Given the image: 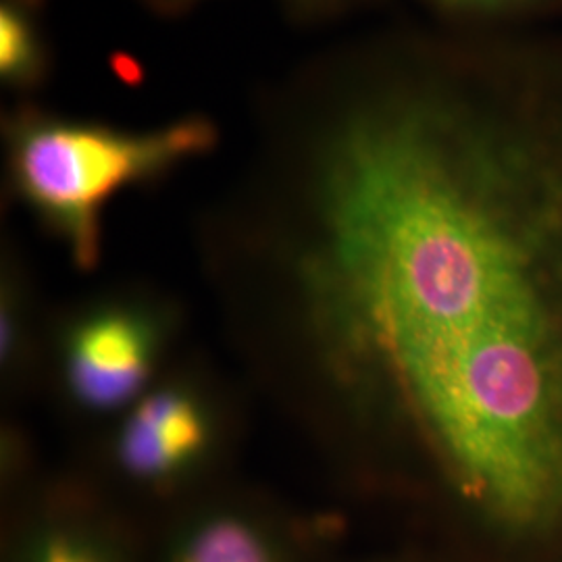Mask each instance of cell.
Instances as JSON below:
<instances>
[{"instance_id":"obj_1","label":"cell","mask_w":562,"mask_h":562,"mask_svg":"<svg viewBox=\"0 0 562 562\" xmlns=\"http://www.w3.org/2000/svg\"><path fill=\"white\" fill-rule=\"evenodd\" d=\"M313 273L357 380L504 552L562 546V150L442 99L327 142Z\"/></svg>"},{"instance_id":"obj_2","label":"cell","mask_w":562,"mask_h":562,"mask_svg":"<svg viewBox=\"0 0 562 562\" xmlns=\"http://www.w3.org/2000/svg\"><path fill=\"white\" fill-rule=\"evenodd\" d=\"M215 138L204 117L140 134L23 113L9 127L11 169L23 199L59 232L81 267L97 262L102 209L121 188L206 153Z\"/></svg>"},{"instance_id":"obj_3","label":"cell","mask_w":562,"mask_h":562,"mask_svg":"<svg viewBox=\"0 0 562 562\" xmlns=\"http://www.w3.org/2000/svg\"><path fill=\"white\" fill-rule=\"evenodd\" d=\"M150 362V338L142 322L102 315L81 325L71 344L69 375L81 401L117 406L140 387Z\"/></svg>"},{"instance_id":"obj_4","label":"cell","mask_w":562,"mask_h":562,"mask_svg":"<svg viewBox=\"0 0 562 562\" xmlns=\"http://www.w3.org/2000/svg\"><path fill=\"white\" fill-rule=\"evenodd\" d=\"M206 442V423L180 392H161L142 402L123 431L121 457L136 475L159 480L176 473Z\"/></svg>"},{"instance_id":"obj_5","label":"cell","mask_w":562,"mask_h":562,"mask_svg":"<svg viewBox=\"0 0 562 562\" xmlns=\"http://www.w3.org/2000/svg\"><path fill=\"white\" fill-rule=\"evenodd\" d=\"M171 562H280V554L255 522L222 515L188 531Z\"/></svg>"},{"instance_id":"obj_6","label":"cell","mask_w":562,"mask_h":562,"mask_svg":"<svg viewBox=\"0 0 562 562\" xmlns=\"http://www.w3.org/2000/svg\"><path fill=\"white\" fill-rule=\"evenodd\" d=\"M42 42L27 0H4L0 9V71L11 83H32L42 74Z\"/></svg>"},{"instance_id":"obj_7","label":"cell","mask_w":562,"mask_h":562,"mask_svg":"<svg viewBox=\"0 0 562 562\" xmlns=\"http://www.w3.org/2000/svg\"><path fill=\"white\" fill-rule=\"evenodd\" d=\"M30 562H111L97 546L69 533H53L42 540Z\"/></svg>"},{"instance_id":"obj_8","label":"cell","mask_w":562,"mask_h":562,"mask_svg":"<svg viewBox=\"0 0 562 562\" xmlns=\"http://www.w3.org/2000/svg\"><path fill=\"white\" fill-rule=\"evenodd\" d=\"M457 2H464V0H457Z\"/></svg>"}]
</instances>
